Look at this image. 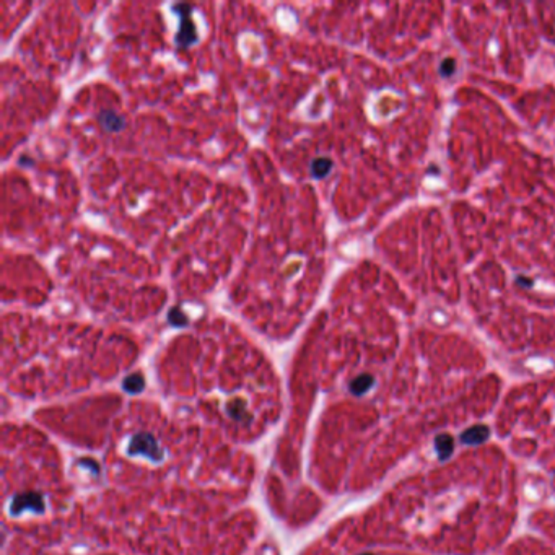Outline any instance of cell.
I'll use <instances>...</instances> for the list:
<instances>
[{"label": "cell", "mask_w": 555, "mask_h": 555, "mask_svg": "<svg viewBox=\"0 0 555 555\" xmlns=\"http://www.w3.org/2000/svg\"><path fill=\"white\" fill-rule=\"evenodd\" d=\"M174 10H179L178 15L181 16V28H179V33L176 34V45L179 47H189L192 43L198 38V33H196L194 25L189 20V12L191 5L187 3H181V5H174Z\"/></svg>", "instance_id": "6da1fadb"}, {"label": "cell", "mask_w": 555, "mask_h": 555, "mask_svg": "<svg viewBox=\"0 0 555 555\" xmlns=\"http://www.w3.org/2000/svg\"><path fill=\"white\" fill-rule=\"evenodd\" d=\"M98 121L108 132H117V130H121L126 126L124 117H121L113 109H102L98 113Z\"/></svg>", "instance_id": "7a4b0ae2"}, {"label": "cell", "mask_w": 555, "mask_h": 555, "mask_svg": "<svg viewBox=\"0 0 555 555\" xmlns=\"http://www.w3.org/2000/svg\"><path fill=\"white\" fill-rule=\"evenodd\" d=\"M491 436V428L485 425H475L467 428L464 434L461 435V441L464 445H482L484 441L488 440Z\"/></svg>", "instance_id": "3957f363"}, {"label": "cell", "mask_w": 555, "mask_h": 555, "mask_svg": "<svg viewBox=\"0 0 555 555\" xmlns=\"http://www.w3.org/2000/svg\"><path fill=\"white\" fill-rule=\"evenodd\" d=\"M435 448H436V451H438L440 461L448 460V458L453 454V449H454L453 436L447 435V434L438 435L435 440Z\"/></svg>", "instance_id": "277c9868"}, {"label": "cell", "mask_w": 555, "mask_h": 555, "mask_svg": "<svg viewBox=\"0 0 555 555\" xmlns=\"http://www.w3.org/2000/svg\"><path fill=\"white\" fill-rule=\"evenodd\" d=\"M332 169V161L329 158H316L311 163V174L316 179L326 178Z\"/></svg>", "instance_id": "5b68a950"}, {"label": "cell", "mask_w": 555, "mask_h": 555, "mask_svg": "<svg viewBox=\"0 0 555 555\" xmlns=\"http://www.w3.org/2000/svg\"><path fill=\"white\" fill-rule=\"evenodd\" d=\"M371 384H373V377H370V375H362V377L353 379L351 384V390L353 394H364V392L370 390Z\"/></svg>", "instance_id": "8992f818"}, {"label": "cell", "mask_w": 555, "mask_h": 555, "mask_svg": "<svg viewBox=\"0 0 555 555\" xmlns=\"http://www.w3.org/2000/svg\"><path fill=\"white\" fill-rule=\"evenodd\" d=\"M456 72V60L453 58H447L440 65V73L443 77H451Z\"/></svg>", "instance_id": "52a82bcc"}, {"label": "cell", "mask_w": 555, "mask_h": 555, "mask_svg": "<svg viewBox=\"0 0 555 555\" xmlns=\"http://www.w3.org/2000/svg\"><path fill=\"white\" fill-rule=\"evenodd\" d=\"M168 319L173 322L174 326H182V324H186V322H187V318L181 311H179L178 307H174L172 309V313H169Z\"/></svg>", "instance_id": "ba28073f"}, {"label": "cell", "mask_w": 555, "mask_h": 555, "mask_svg": "<svg viewBox=\"0 0 555 555\" xmlns=\"http://www.w3.org/2000/svg\"><path fill=\"white\" fill-rule=\"evenodd\" d=\"M517 282H518V283H523V285H526V287H531V285H532V281H526V279H523V277H518Z\"/></svg>", "instance_id": "9c48e42d"}]
</instances>
